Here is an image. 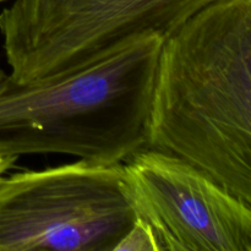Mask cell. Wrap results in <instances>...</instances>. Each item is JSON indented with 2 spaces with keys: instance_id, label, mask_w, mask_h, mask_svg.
Here are the masks:
<instances>
[{
  "instance_id": "obj_1",
  "label": "cell",
  "mask_w": 251,
  "mask_h": 251,
  "mask_svg": "<svg viewBox=\"0 0 251 251\" xmlns=\"http://www.w3.org/2000/svg\"><path fill=\"white\" fill-rule=\"evenodd\" d=\"M147 147L180 157L251 207V0L210 5L164 39Z\"/></svg>"
},
{
  "instance_id": "obj_2",
  "label": "cell",
  "mask_w": 251,
  "mask_h": 251,
  "mask_svg": "<svg viewBox=\"0 0 251 251\" xmlns=\"http://www.w3.org/2000/svg\"><path fill=\"white\" fill-rule=\"evenodd\" d=\"M164 38L149 36L68 74L0 83V156L123 163L147 147Z\"/></svg>"
},
{
  "instance_id": "obj_3",
  "label": "cell",
  "mask_w": 251,
  "mask_h": 251,
  "mask_svg": "<svg viewBox=\"0 0 251 251\" xmlns=\"http://www.w3.org/2000/svg\"><path fill=\"white\" fill-rule=\"evenodd\" d=\"M135 220L123 163L77 159L0 178V251H114Z\"/></svg>"
},
{
  "instance_id": "obj_4",
  "label": "cell",
  "mask_w": 251,
  "mask_h": 251,
  "mask_svg": "<svg viewBox=\"0 0 251 251\" xmlns=\"http://www.w3.org/2000/svg\"><path fill=\"white\" fill-rule=\"evenodd\" d=\"M225 0H15L0 12L5 44L28 78L68 74L139 39H164Z\"/></svg>"
},
{
  "instance_id": "obj_5",
  "label": "cell",
  "mask_w": 251,
  "mask_h": 251,
  "mask_svg": "<svg viewBox=\"0 0 251 251\" xmlns=\"http://www.w3.org/2000/svg\"><path fill=\"white\" fill-rule=\"evenodd\" d=\"M125 162V194L161 251H251V207L207 174L151 147Z\"/></svg>"
},
{
  "instance_id": "obj_6",
  "label": "cell",
  "mask_w": 251,
  "mask_h": 251,
  "mask_svg": "<svg viewBox=\"0 0 251 251\" xmlns=\"http://www.w3.org/2000/svg\"><path fill=\"white\" fill-rule=\"evenodd\" d=\"M114 251H161V248L151 226L136 217Z\"/></svg>"
},
{
  "instance_id": "obj_7",
  "label": "cell",
  "mask_w": 251,
  "mask_h": 251,
  "mask_svg": "<svg viewBox=\"0 0 251 251\" xmlns=\"http://www.w3.org/2000/svg\"><path fill=\"white\" fill-rule=\"evenodd\" d=\"M16 161L15 158H10V157H4L0 156V178L2 176V174L10 168V167L14 164V162Z\"/></svg>"
},
{
  "instance_id": "obj_8",
  "label": "cell",
  "mask_w": 251,
  "mask_h": 251,
  "mask_svg": "<svg viewBox=\"0 0 251 251\" xmlns=\"http://www.w3.org/2000/svg\"><path fill=\"white\" fill-rule=\"evenodd\" d=\"M6 77H7V74H5L4 71H2L1 69H0V83H1L2 81L6 80Z\"/></svg>"
},
{
  "instance_id": "obj_9",
  "label": "cell",
  "mask_w": 251,
  "mask_h": 251,
  "mask_svg": "<svg viewBox=\"0 0 251 251\" xmlns=\"http://www.w3.org/2000/svg\"><path fill=\"white\" fill-rule=\"evenodd\" d=\"M2 1V0H0V2H1Z\"/></svg>"
}]
</instances>
